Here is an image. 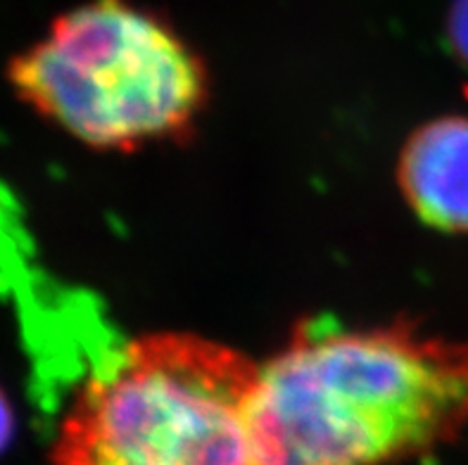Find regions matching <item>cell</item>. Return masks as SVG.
<instances>
[{"label": "cell", "instance_id": "cell-3", "mask_svg": "<svg viewBox=\"0 0 468 465\" xmlns=\"http://www.w3.org/2000/svg\"><path fill=\"white\" fill-rule=\"evenodd\" d=\"M22 100L86 145L131 150L176 138L207 79L166 24L129 0H89L10 65Z\"/></svg>", "mask_w": 468, "mask_h": 465}, {"label": "cell", "instance_id": "cell-6", "mask_svg": "<svg viewBox=\"0 0 468 465\" xmlns=\"http://www.w3.org/2000/svg\"><path fill=\"white\" fill-rule=\"evenodd\" d=\"M12 408H10V401H7L5 392L0 389V451L7 447L12 437Z\"/></svg>", "mask_w": 468, "mask_h": 465}, {"label": "cell", "instance_id": "cell-1", "mask_svg": "<svg viewBox=\"0 0 468 465\" xmlns=\"http://www.w3.org/2000/svg\"><path fill=\"white\" fill-rule=\"evenodd\" d=\"M264 465H392L468 425V342L414 328L300 330L260 365Z\"/></svg>", "mask_w": 468, "mask_h": 465}, {"label": "cell", "instance_id": "cell-4", "mask_svg": "<svg viewBox=\"0 0 468 465\" xmlns=\"http://www.w3.org/2000/svg\"><path fill=\"white\" fill-rule=\"evenodd\" d=\"M399 181L411 209L428 224L468 233V117L423 126L404 150Z\"/></svg>", "mask_w": 468, "mask_h": 465}, {"label": "cell", "instance_id": "cell-2", "mask_svg": "<svg viewBox=\"0 0 468 465\" xmlns=\"http://www.w3.org/2000/svg\"><path fill=\"white\" fill-rule=\"evenodd\" d=\"M257 377L260 365L205 337H138L83 380L50 465H264Z\"/></svg>", "mask_w": 468, "mask_h": 465}, {"label": "cell", "instance_id": "cell-5", "mask_svg": "<svg viewBox=\"0 0 468 465\" xmlns=\"http://www.w3.org/2000/svg\"><path fill=\"white\" fill-rule=\"evenodd\" d=\"M452 43L457 46L462 58L468 62V0H459L450 17Z\"/></svg>", "mask_w": 468, "mask_h": 465}]
</instances>
